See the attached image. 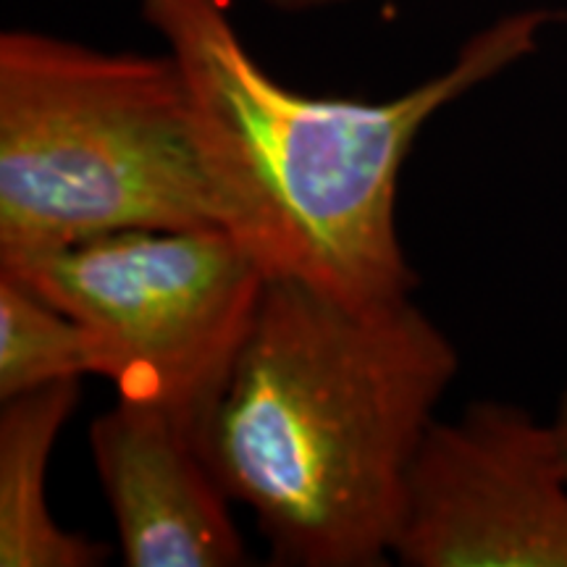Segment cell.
Listing matches in <instances>:
<instances>
[{"label":"cell","mask_w":567,"mask_h":567,"mask_svg":"<svg viewBox=\"0 0 567 567\" xmlns=\"http://www.w3.org/2000/svg\"><path fill=\"white\" fill-rule=\"evenodd\" d=\"M134 229L231 231L172 55L0 34V260Z\"/></svg>","instance_id":"obj_3"},{"label":"cell","mask_w":567,"mask_h":567,"mask_svg":"<svg viewBox=\"0 0 567 567\" xmlns=\"http://www.w3.org/2000/svg\"><path fill=\"white\" fill-rule=\"evenodd\" d=\"M84 375H95L90 331L0 271V402Z\"/></svg>","instance_id":"obj_8"},{"label":"cell","mask_w":567,"mask_h":567,"mask_svg":"<svg viewBox=\"0 0 567 567\" xmlns=\"http://www.w3.org/2000/svg\"><path fill=\"white\" fill-rule=\"evenodd\" d=\"M90 331L95 375L200 434L268 274L226 229H134L0 260Z\"/></svg>","instance_id":"obj_4"},{"label":"cell","mask_w":567,"mask_h":567,"mask_svg":"<svg viewBox=\"0 0 567 567\" xmlns=\"http://www.w3.org/2000/svg\"><path fill=\"white\" fill-rule=\"evenodd\" d=\"M457 371V347L413 297L350 305L268 279L197 444L274 565L381 567Z\"/></svg>","instance_id":"obj_1"},{"label":"cell","mask_w":567,"mask_h":567,"mask_svg":"<svg viewBox=\"0 0 567 567\" xmlns=\"http://www.w3.org/2000/svg\"><path fill=\"white\" fill-rule=\"evenodd\" d=\"M166 40L231 231L268 279L350 305L413 297L396 189L417 134L444 105L536 53L563 13L528 9L481 30L434 80L386 103L310 97L276 82L234 30L229 0H142Z\"/></svg>","instance_id":"obj_2"},{"label":"cell","mask_w":567,"mask_h":567,"mask_svg":"<svg viewBox=\"0 0 567 567\" xmlns=\"http://www.w3.org/2000/svg\"><path fill=\"white\" fill-rule=\"evenodd\" d=\"M90 452L126 567H237L247 547L195 431L158 405L116 396Z\"/></svg>","instance_id":"obj_6"},{"label":"cell","mask_w":567,"mask_h":567,"mask_svg":"<svg viewBox=\"0 0 567 567\" xmlns=\"http://www.w3.org/2000/svg\"><path fill=\"white\" fill-rule=\"evenodd\" d=\"M549 421H551V429H555V434H557L559 446H563V455L567 463V386L563 389V394H559L555 415H551Z\"/></svg>","instance_id":"obj_9"},{"label":"cell","mask_w":567,"mask_h":567,"mask_svg":"<svg viewBox=\"0 0 567 567\" xmlns=\"http://www.w3.org/2000/svg\"><path fill=\"white\" fill-rule=\"evenodd\" d=\"M392 559L567 567V463L551 421L499 400L436 417L410 465Z\"/></svg>","instance_id":"obj_5"},{"label":"cell","mask_w":567,"mask_h":567,"mask_svg":"<svg viewBox=\"0 0 567 567\" xmlns=\"http://www.w3.org/2000/svg\"><path fill=\"white\" fill-rule=\"evenodd\" d=\"M80 405V381L0 402V567H95L109 547L61 528L45 476L55 439Z\"/></svg>","instance_id":"obj_7"},{"label":"cell","mask_w":567,"mask_h":567,"mask_svg":"<svg viewBox=\"0 0 567 567\" xmlns=\"http://www.w3.org/2000/svg\"><path fill=\"white\" fill-rule=\"evenodd\" d=\"M268 6L274 9L287 11V13H297V11H310V9H321V6H334L342 3V0H266Z\"/></svg>","instance_id":"obj_10"}]
</instances>
